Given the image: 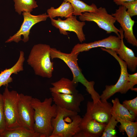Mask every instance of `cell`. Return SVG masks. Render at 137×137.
<instances>
[{
    "label": "cell",
    "mask_w": 137,
    "mask_h": 137,
    "mask_svg": "<svg viewBox=\"0 0 137 137\" xmlns=\"http://www.w3.org/2000/svg\"><path fill=\"white\" fill-rule=\"evenodd\" d=\"M52 25L59 29L60 33L68 35L67 31L73 32L77 35L79 41L81 43L85 41V35L83 30V27L85 25V22L80 21L77 20L76 16L72 15L64 20L58 18L56 20L50 18Z\"/></svg>",
    "instance_id": "obj_9"
},
{
    "label": "cell",
    "mask_w": 137,
    "mask_h": 137,
    "mask_svg": "<svg viewBox=\"0 0 137 137\" xmlns=\"http://www.w3.org/2000/svg\"><path fill=\"white\" fill-rule=\"evenodd\" d=\"M123 6L127 9V11L131 18L137 15V0L124 4Z\"/></svg>",
    "instance_id": "obj_28"
},
{
    "label": "cell",
    "mask_w": 137,
    "mask_h": 137,
    "mask_svg": "<svg viewBox=\"0 0 137 137\" xmlns=\"http://www.w3.org/2000/svg\"><path fill=\"white\" fill-rule=\"evenodd\" d=\"M111 15L120 24L123 31L124 37L127 42L133 46L137 47V40L133 30L135 22L127 12V9L124 6H120Z\"/></svg>",
    "instance_id": "obj_11"
},
{
    "label": "cell",
    "mask_w": 137,
    "mask_h": 137,
    "mask_svg": "<svg viewBox=\"0 0 137 137\" xmlns=\"http://www.w3.org/2000/svg\"><path fill=\"white\" fill-rule=\"evenodd\" d=\"M50 46L39 44L32 48L27 60L28 63L33 69L36 75L50 78L54 71V63L51 61Z\"/></svg>",
    "instance_id": "obj_3"
},
{
    "label": "cell",
    "mask_w": 137,
    "mask_h": 137,
    "mask_svg": "<svg viewBox=\"0 0 137 137\" xmlns=\"http://www.w3.org/2000/svg\"><path fill=\"white\" fill-rule=\"evenodd\" d=\"M31 96L19 94L18 117L20 126L33 130L34 110L31 104Z\"/></svg>",
    "instance_id": "obj_10"
},
{
    "label": "cell",
    "mask_w": 137,
    "mask_h": 137,
    "mask_svg": "<svg viewBox=\"0 0 137 137\" xmlns=\"http://www.w3.org/2000/svg\"><path fill=\"white\" fill-rule=\"evenodd\" d=\"M121 43V37L110 35L101 40L88 43H78L72 49L71 53L74 54L88 51L92 48L100 47L115 51L119 49Z\"/></svg>",
    "instance_id": "obj_13"
},
{
    "label": "cell",
    "mask_w": 137,
    "mask_h": 137,
    "mask_svg": "<svg viewBox=\"0 0 137 137\" xmlns=\"http://www.w3.org/2000/svg\"><path fill=\"white\" fill-rule=\"evenodd\" d=\"M70 2L74 8L73 15H80L82 13L86 12H93L97 9L96 5L93 3L89 5L80 0H64Z\"/></svg>",
    "instance_id": "obj_22"
},
{
    "label": "cell",
    "mask_w": 137,
    "mask_h": 137,
    "mask_svg": "<svg viewBox=\"0 0 137 137\" xmlns=\"http://www.w3.org/2000/svg\"><path fill=\"white\" fill-rule=\"evenodd\" d=\"M130 113L136 117L137 116V97L131 100L124 101L122 104Z\"/></svg>",
    "instance_id": "obj_26"
},
{
    "label": "cell",
    "mask_w": 137,
    "mask_h": 137,
    "mask_svg": "<svg viewBox=\"0 0 137 137\" xmlns=\"http://www.w3.org/2000/svg\"><path fill=\"white\" fill-rule=\"evenodd\" d=\"M73 8L68 2L64 1L58 8H55L51 7L47 10L48 17L54 19L57 16L67 18L73 15Z\"/></svg>",
    "instance_id": "obj_21"
},
{
    "label": "cell",
    "mask_w": 137,
    "mask_h": 137,
    "mask_svg": "<svg viewBox=\"0 0 137 137\" xmlns=\"http://www.w3.org/2000/svg\"><path fill=\"white\" fill-rule=\"evenodd\" d=\"M112 105L107 100H100L94 103L88 101L86 113L97 122L107 124L112 117L111 110Z\"/></svg>",
    "instance_id": "obj_12"
},
{
    "label": "cell",
    "mask_w": 137,
    "mask_h": 137,
    "mask_svg": "<svg viewBox=\"0 0 137 137\" xmlns=\"http://www.w3.org/2000/svg\"><path fill=\"white\" fill-rule=\"evenodd\" d=\"M106 124L97 122L86 113L80 122V131L74 137L100 136Z\"/></svg>",
    "instance_id": "obj_14"
},
{
    "label": "cell",
    "mask_w": 137,
    "mask_h": 137,
    "mask_svg": "<svg viewBox=\"0 0 137 137\" xmlns=\"http://www.w3.org/2000/svg\"><path fill=\"white\" fill-rule=\"evenodd\" d=\"M0 137H42L40 133L33 130L19 126L12 128H7Z\"/></svg>",
    "instance_id": "obj_20"
},
{
    "label": "cell",
    "mask_w": 137,
    "mask_h": 137,
    "mask_svg": "<svg viewBox=\"0 0 137 137\" xmlns=\"http://www.w3.org/2000/svg\"><path fill=\"white\" fill-rule=\"evenodd\" d=\"M7 128L4 111L2 94L0 93V136Z\"/></svg>",
    "instance_id": "obj_27"
},
{
    "label": "cell",
    "mask_w": 137,
    "mask_h": 137,
    "mask_svg": "<svg viewBox=\"0 0 137 137\" xmlns=\"http://www.w3.org/2000/svg\"><path fill=\"white\" fill-rule=\"evenodd\" d=\"M100 48L114 57L118 62L121 67L120 76L117 82L114 85H106L105 89L100 95L101 100H107L117 93L119 92L121 94L126 93L125 90L128 82L129 74L126 63L119 57L114 50L103 47H101Z\"/></svg>",
    "instance_id": "obj_7"
},
{
    "label": "cell",
    "mask_w": 137,
    "mask_h": 137,
    "mask_svg": "<svg viewBox=\"0 0 137 137\" xmlns=\"http://www.w3.org/2000/svg\"><path fill=\"white\" fill-rule=\"evenodd\" d=\"M24 20L21 27L17 32L9 38L6 43L14 41L17 43L21 40L24 42L28 41L30 30L35 24L41 21H46L48 16L46 13L38 15H33L30 12H23Z\"/></svg>",
    "instance_id": "obj_8"
},
{
    "label": "cell",
    "mask_w": 137,
    "mask_h": 137,
    "mask_svg": "<svg viewBox=\"0 0 137 137\" xmlns=\"http://www.w3.org/2000/svg\"><path fill=\"white\" fill-rule=\"evenodd\" d=\"M113 104L111 110L112 116L116 120L121 119L134 121L136 117L131 114L129 111L121 104L118 98H116L112 99Z\"/></svg>",
    "instance_id": "obj_19"
},
{
    "label": "cell",
    "mask_w": 137,
    "mask_h": 137,
    "mask_svg": "<svg viewBox=\"0 0 137 137\" xmlns=\"http://www.w3.org/2000/svg\"><path fill=\"white\" fill-rule=\"evenodd\" d=\"M117 121L112 116L107 124L103 132L101 137H116L115 128L118 123Z\"/></svg>",
    "instance_id": "obj_25"
},
{
    "label": "cell",
    "mask_w": 137,
    "mask_h": 137,
    "mask_svg": "<svg viewBox=\"0 0 137 137\" xmlns=\"http://www.w3.org/2000/svg\"><path fill=\"white\" fill-rule=\"evenodd\" d=\"M79 18L81 21L93 22L106 32L107 34L114 32L118 37H121L120 30L114 25L116 20L112 15L108 13L104 7H100L95 11L86 12L82 13Z\"/></svg>",
    "instance_id": "obj_5"
},
{
    "label": "cell",
    "mask_w": 137,
    "mask_h": 137,
    "mask_svg": "<svg viewBox=\"0 0 137 137\" xmlns=\"http://www.w3.org/2000/svg\"><path fill=\"white\" fill-rule=\"evenodd\" d=\"M25 60L24 52L20 51L19 59L16 63L12 67L6 68L0 73V88L3 85L8 86L9 83L12 81L11 76L14 74H17L18 73L23 70V64Z\"/></svg>",
    "instance_id": "obj_17"
},
{
    "label": "cell",
    "mask_w": 137,
    "mask_h": 137,
    "mask_svg": "<svg viewBox=\"0 0 137 137\" xmlns=\"http://www.w3.org/2000/svg\"><path fill=\"white\" fill-rule=\"evenodd\" d=\"M52 97L45 98L43 101L32 97L31 104L34 110L33 130L42 137H50L53 128L51 121L57 114V106L52 105Z\"/></svg>",
    "instance_id": "obj_1"
},
{
    "label": "cell",
    "mask_w": 137,
    "mask_h": 137,
    "mask_svg": "<svg viewBox=\"0 0 137 137\" xmlns=\"http://www.w3.org/2000/svg\"><path fill=\"white\" fill-rule=\"evenodd\" d=\"M15 11L19 14L22 12H31L33 9L38 7L35 0H13Z\"/></svg>",
    "instance_id": "obj_23"
},
{
    "label": "cell",
    "mask_w": 137,
    "mask_h": 137,
    "mask_svg": "<svg viewBox=\"0 0 137 137\" xmlns=\"http://www.w3.org/2000/svg\"><path fill=\"white\" fill-rule=\"evenodd\" d=\"M79 53L68 54L62 52L55 48H51L50 49V56L52 59H60L70 68L73 75L72 81L73 83L77 85L79 82L81 83L85 87L88 93L91 96H93L96 92L94 88L95 82L94 81L88 80L82 74L77 62L78 57Z\"/></svg>",
    "instance_id": "obj_4"
},
{
    "label": "cell",
    "mask_w": 137,
    "mask_h": 137,
    "mask_svg": "<svg viewBox=\"0 0 137 137\" xmlns=\"http://www.w3.org/2000/svg\"><path fill=\"white\" fill-rule=\"evenodd\" d=\"M119 34L121 40V46L118 49L114 51L118 57L127 64V68L131 72H134L137 67V57L133 51L126 46L123 41V31L120 28Z\"/></svg>",
    "instance_id": "obj_16"
},
{
    "label": "cell",
    "mask_w": 137,
    "mask_h": 137,
    "mask_svg": "<svg viewBox=\"0 0 137 137\" xmlns=\"http://www.w3.org/2000/svg\"><path fill=\"white\" fill-rule=\"evenodd\" d=\"M53 101L57 106L77 112L80 111L81 103L84 99L81 93L64 94L51 93Z\"/></svg>",
    "instance_id": "obj_15"
},
{
    "label": "cell",
    "mask_w": 137,
    "mask_h": 137,
    "mask_svg": "<svg viewBox=\"0 0 137 137\" xmlns=\"http://www.w3.org/2000/svg\"><path fill=\"white\" fill-rule=\"evenodd\" d=\"M51 84L53 87L49 88L51 93L70 94L79 93L76 88L77 85L66 78H62L57 81L52 83Z\"/></svg>",
    "instance_id": "obj_18"
},
{
    "label": "cell",
    "mask_w": 137,
    "mask_h": 137,
    "mask_svg": "<svg viewBox=\"0 0 137 137\" xmlns=\"http://www.w3.org/2000/svg\"><path fill=\"white\" fill-rule=\"evenodd\" d=\"M128 81L125 90L126 93L129 89L132 90L134 86L137 84V73L132 74H129Z\"/></svg>",
    "instance_id": "obj_29"
},
{
    "label": "cell",
    "mask_w": 137,
    "mask_h": 137,
    "mask_svg": "<svg viewBox=\"0 0 137 137\" xmlns=\"http://www.w3.org/2000/svg\"><path fill=\"white\" fill-rule=\"evenodd\" d=\"M19 94L14 90L9 91L6 86L2 94L4 112L7 128L20 126L18 117V104Z\"/></svg>",
    "instance_id": "obj_6"
},
{
    "label": "cell",
    "mask_w": 137,
    "mask_h": 137,
    "mask_svg": "<svg viewBox=\"0 0 137 137\" xmlns=\"http://www.w3.org/2000/svg\"><path fill=\"white\" fill-rule=\"evenodd\" d=\"M120 123L119 130L120 132L125 131L128 137H136L137 135V122L127 120L118 119Z\"/></svg>",
    "instance_id": "obj_24"
},
{
    "label": "cell",
    "mask_w": 137,
    "mask_h": 137,
    "mask_svg": "<svg viewBox=\"0 0 137 137\" xmlns=\"http://www.w3.org/2000/svg\"><path fill=\"white\" fill-rule=\"evenodd\" d=\"M57 106V115L51 121L53 130L50 137H74L80 131L82 118L77 112Z\"/></svg>",
    "instance_id": "obj_2"
},
{
    "label": "cell",
    "mask_w": 137,
    "mask_h": 137,
    "mask_svg": "<svg viewBox=\"0 0 137 137\" xmlns=\"http://www.w3.org/2000/svg\"><path fill=\"white\" fill-rule=\"evenodd\" d=\"M136 0H113V2L117 5H122L124 4L132 2Z\"/></svg>",
    "instance_id": "obj_30"
}]
</instances>
